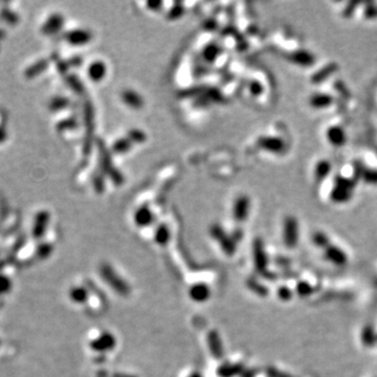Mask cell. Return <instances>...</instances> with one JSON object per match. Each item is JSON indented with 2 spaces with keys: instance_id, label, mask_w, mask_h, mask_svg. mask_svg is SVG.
Wrapping results in <instances>:
<instances>
[{
  "instance_id": "cell-1",
  "label": "cell",
  "mask_w": 377,
  "mask_h": 377,
  "mask_svg": "<svg viewBox=\"0 0 377 377\" xmlns=\"http://www.w3.org/2000/svg\"><path fill=\"white\" fill-rule=\"evenodd\" d=\"M101 273L103 279L115 290V292L120 293L121 295H124V296L128 295L129 288L127 284H125V282L117 276V274L114 272V270L109 265L102 266Z\"/></svg>"
},
{
  "instance_id": "cell-2",
  "label": "cell",
  "mask_w": 377,
  "mask_h": 377,
  "mask_svg": "<svg viewBox=\"0 0 377 377\" xmlns=\"http://www.w3.org/2000/svg\"><path fill=\"white\" fill-rule=\"evenodd\" d=\"M298 240V224L295 217H287L284 221V242L289 248L296 246Z\"/></svg>"
},
{
  "instance_id": "cell-3",
  "label": "cell",
  "mask_w": 377,
  "mask_h": 377,
  "mask_svg": "<svg viewBox=\"0 0 377 377\" xmlns=\"http://www.w3.org/2000/svg\"><path fill=\"white\" fill-rule=\"evenodd\" d=\"M91 348L96 351H108L114 348L115 346V339L110 333H103L101 336H99L97 340L91 342Z\"/></svg>"
},
{
  "instance_id": "cell-4",
  "label": "cell",
  "mask_w": 377,
  "mask_h": 377,
  "mask_svg": "<svg viewBox=\"0 0 377 377\" xmlns=\"http://www.w3.org/2000/svg\"><path fill=\"white\" fill-rule=\"evenodd\" d=\"M212 235H213L214 238L220 241V245L223 248L225 254L233 255L235 253V244L233 240L227 237L219 226H215L212 229Z\"/></svg>"
},
{
  "instance_id": "cell-5",
  "label": "cell",
  "mask_w": 377,
  "mask_h": 377,
  "mask_svg": "<svg viewBox=\"0 0 377 377\" xmlns=\"http://www.w3.org/2000/svg\"><path fill=\"white\" fill-rule=\"evenodd\" d=\"M254 259L256 269L259 272H263L266 269L267 260L263 243L261 240H256L254 243Z\"/></svg>"
},
{
  "instance_id": "cell-6",
  "label": "cell",
  "mask_w": 377,
  "mask_h": 377,
  "mask_svg": "<svg viewBox=\"0 0 377 377\" xmlns=\"http://www.w3.org/2000/svg\"><path fill=\"white\" fill-rule=\"evenodd\" d=\"M249 200L246 196H240L234 204V217L237 221H244L248 214Z\"/></svg>"
},
{
  "instance_id": "cell-7",
  "label": "cell",
  "mask_w": 377,
  "mask_h": 377,
  "mask_svg": "<svg viewBox=\"0 0 377 377\" xmlns=\"http://www.w3.org/2000/svg\"><path fill=\"white\" fill-rule=\"evenodd\" d=\"M107 73V68L104 62L102 61H96L91 63L88 67V77L90 80L94 82L102 81L105 78Z\"/></svg>"
},
{
  "instance_id": "cell-8",
  "label": "cell",
  "mask_w": 377,
  "mask_h": 377,
  "mask_svg": "<svg viewBox=\"0 0 377 377\" xmlns=\"http://www.w3.org/2000/svg\"><path fill=\"white\" fill-rule=\"evenodd\" d=\"M325 256L329 261L336 265H344L347 262V256L342 249L336 246L329 245L325 250Z\"/></svg>"
},
{
  "instance_id": "cell-9",
  "label": "cell",
  "mask_w": 377,
  "mask_h": 377,
  "mask_svg": "<svg viewBox=\"0 0 377 377\" xmlns=\"http://www.w3.org/2000/svg\"><path fill=\"white\" fill-rule=\"evenodd\" d=\"M259 145H260L262 148L266 149L270 152H276L280 153L283 150H284V143L280 139L276 137H262L260 140H259Z\"/></svg>"
},
{
  "instance_id": "cell-10",
  "label": "cell",
  "mask_w": 377,
  "mask_h": 377,
  "mask_svg": "<svg viewBox=\"0 0 377 377\" xmlns=\"http://www.w3.org/2000/svg\"><path fill=\"white\" fill-rule=\"evenodd\" d=\"M135 221L138 226H147L153 222V214L148 207L143 206L135 214Z\"/></svg>"
},
{
  "instance_id": "cell-11",
  "label": "cell",
  "mask_w": 377,
  "mask_h": 377,
  "mask_svg": "<svg viewBox=\"0 0 377 377\" xmlns=\"http://www.w3.org/2000/svg\"><path fill=\"white\" fill-rule=\"evenodd\" d=\"M66 39L69 43H72L74 45H83L90 40L91 35L86 30L77 29V30L70 31V33L67 35Z\"/></svg>"
},
{
  "instance_id": "cell-12",
  "label": "cell",
  "mask_w": 377,
  "mask_h": 377,
  "mask_svg": "<svg viewBox=\"0 0 377 377\" xmlns=\"http://www.w3.org/2000/svg\"><path fill=\"white\" fill-rule=\"evenodd\" d=\"M190 296L195 302H203L210 296V289L204 284H196L190 289Z\"/></svg>"
},
{
  "instance_id": "cell-13",
  "label": "cell",
  "mask_w": 377,
  "mask_h": 377,
  "mask_svg": "<svg viewBox=\"0 0 377 377\" xmlns=\"http://www.w3.org/2000/svg\"><path fill=\"white\" fill-rule=\"evenodd\" d=\"M289 58L293 62L296 63V64L303 65V66L311 65V64H313V62H314V57L310 53L306 52V51L296 52V53L290 54Z\"/></svg>"
},
{
  "instance_id": "cell-14",
  "label": "cell",
  "mask_w": 377,
  "mask_h": 377,
  "mask_svg": "<svg viewBox=\"0 0 377 377\" xmlns=\"http://www.w3.org/2000/svg\"><path fill=\"white\" fill-rule=\"evenodd\" d=\"M47 221H49V215H47V213H45V212H41V213H39L37 215L35 226L33 230V234L36 238H40L41 236H43L46 229Z\"/></svg>"
},
{
  "instance_id": "cell-15",
  "label": "cell",
  "mask_w": 377,
  "mask_h": 377,
  "mask_svg": "<svg viewBox=\"0 0 377 377\" xmlns=\"http://www.w3.org/2000/svg\"><path fill=\"white\" fill-rule=\"evenodd\" d=\"M328 139L334 146H342L345 144V132L340 127H331L328 130Z\"/></svg>"
},
{
  "instance_id": "cell-16",
  "label": "cell",
  "mask_w": 377,
  "mask_h": 377,
  "mask_svg": "<svg viewBox=\"0 0 377 377\" xmlns=\"http://www.w3.org/2000/svg\"><path fill=\"white\" fill-rule=\"evenodd\" d=\"M62 23H63V19L61 16L54 15L46 21V23L43 27V31L46 34L54 33V31H57L62 27Z\"/></svg>"
},
{
  "instance_id": "cell-17",
  "label": "cell",
  "mask_w": 377,
  "mask_h": 377,
  "mask_svg": "<svg viewBox=\"0 0 377 377\" xmlns=\"http://www.w3.org/2000/svg\"><path fill=\"white\" fill-rule=\"evenodd\" d=\"M209 347L216 357L222 356V346L220 343L219 336L215 332L209 334Z\"/></svg>"
},
{
  "instance_id": "cell-18",
  "label": "cell",
  "mask_w": 377,
  "mask_h": 377,
  "mask_svg": "<svg viewBox=\"0 0 377 377\" xmlns=\"http://www.w3.org/2000/svg\"><path fill=\"white\" fill-rule=\"evenodd\" d=\"M361 341L366 347H373L377 342V336L372 326H366L361 333Z\"/></svg>"
},
{
  "instance_id": "cell-19",
  "label": "cell",
  "mask_w": 377,
  "mask_h": 377,
  "mask_svg": "<svg viewBox=\"0 0 377 377\" xmlns=\"http://www.w3.org/2000/svg\"><path fill=\"white\" fill-rule=\"evenodd\" d=\"M331 103H332V98L328 96V94H323V93L314 94V96L310 99L311 106L316 108L327 107Z\"/></svg>"
},
{
  "instance_id": "cell-20",
  "label": "cell",
  "mask_w": 377,
  "mask_h": 377,
  "mask_svg": "<svg viewBox=\"0 0 377 377\" xmlns=\"http://www.w3.org/2000/svg\"><path fill=\"white\" fill-rule=\"evenodd\" d=\"M170 240V231L166 225H161L155 231V241L160 245H167Z\"/></svg>"
},
{
  "instance_id": "cell-21",
  "label": "cell",
  "mask_w": 377,
  "mask_h": 377,
  "mask_svg": "<svg viewBox=\"0 0 377 377\" xmlns=\"http://www.w3.org/2000/svg\"><path fill=\"white\" fill-rule=\"evenodd\" d=\"M351 197V193L349 188L337 187L332 191L331 198L334 202H346Z\"/></svg>"
},
{
  "instance_id": "cell-22",
  "label": "cell",
  "mask_w": 377,
  "mask_h": 377,
  "mask_svg": "<svg viewBox=\"0 0 377 377\" xmlns=\"http://www.w3.org/2000/svg\"><path fill=\"white\" fill-rule=\"evenodd\" d=\"M122 98L125 103L131 107H139L141 105V99L135 91H130V90L124 91Z\"/></svg>"
},
{
  "instance_id": "cell-23",
  "label": "cell",
  "mask_w": 377,
  "mask_h": 377,
  "mask_svg": "<svg viewBox=\"0 0 377 377\" xmlns=\"http://www.w3.org/2000/svg\"><path fill=\"white\" fill-rule=\"evenodd\" d=\"M241 366L239 365H224L219 369V375L221 377H232L241 372Z\"/></svg>"
},
{
  "instance_id": "cell-24",
  "label": "cell",
  "mask_w": 377,
  "mask_h": 377,
  "mask_svg": "<svg viewBox=\"0 0 377 377\" xmlns=\"http://www.w3.org/2000/svg\"><path fill=\"white\" fill-rule=\"evenodd\" d=\"M330 170H331V166L330 163L326 161H322L317 164L316 168V178L318 180H323L329 173Z\"/></svg>"
},
{
  "instance_id": "cell-25",
  "label": "cell",
  "mask_w": 377,
  "mask_h": 377,
  "mask_svg": "<svg viewBox=\"0 0 377 377\" xmlns=\"http://www.w3.org/2000/svg\"><path fill=\"white\" fill-rule=\"evenodd\" d=\"M70 296H72V298L76 303H84L87 300L88 294L86 292V289L82 287H77L70 292Z\"/></svg>"
},
{
  "instance_id": "cell-26",
  "label": "cell",
  "mask_w": 377,
  "mask_h": 377,
  "mask_svg": "<svg viewBox=\"0 0 377 377\" xmlns=\"http://www.w3.org/2000/svg\"><path fill=\"white\" fill-rule=\"evenodd\" d=\"M336 69V66L331 64V65H328V66H325L323 69L320 70V72H318L316 75H314L312 80L314 82H321L325 80L326 78L329 77V75H331L334 70Z\"/></svg>"
},
{
  "instance_id": "cell-27",
  "label": "cell",
  "mask_w": 377,
  "mask_h": 377,
  "mask_svg": "<svg viewBox=\"0 0 377 377\" xmlns=\"http://www.w3.org/2000/svg\"><path fill=\"white\" fill-rule=\"evenodd\" d=\"M219 53H220V51H219L218 47L214 44H211L207 47L206 50H204L203 54H204V58H206L207 61L213 62L215 60V58L219 54Z\"/></svg>"
},
{
  "instance_id": "cell-28",
  "label": "cell",
  "mask_w": 377,
  "mask_h": 377,
  "mask_svg": "<svg viewBox=\"0 0 377 377\" xmlns=\"http://www.w3.org/2000/svg\"><path fill=\"white\" fill-rule=\"evenodd\" d=\"M312 239H313L314 244L320 246V247L327 248L329 246V239L327 238V236L323 233H316L313 235Z\"/></svg>"
},
{
  "instance_id": "cell-29",
  "label": "cell",
  "mask_w": 377,
  "mask_h": 377,
  "mask_svg": "<svg viewBox=\"0 0 377 377\" xmlns=\"http://www.w3.org/2000/svg\"><path fill=\"white\" fill-rule=\"evenodd\" d=\"M296 292L298 294V296H307L309 295H311L312 293V288L311 286L308 284V283L306 282H300L296 286Z\"/></svg>"
},
{
  "instance_id": "cell-30",
  "label": "cell",
  "mask_w": 377,
  "mask_h": 377,
  "mask_svg": "<svg viewBox=\"0 0 377 377\" xmlns=\"http://www.w3.org/2000/svg\"><path fill=\"white\" fill-rule=\"evenodd\" d=\"M130 148V140L128 139H120L119 141H116L115 145L113 146V149L115 152H126Z\"/></svg>"
},
{
  "instance_id": "cell-31",
  "label": "cell",
  "mask_w": 377,
  "mask_h": 377,
  "mask_svg": "<svg viewBox=\"0 0 377 377\" xmlns=\"http://www.w3.org/2000/svg\"><path fill=\"white\" fill-rule=\"evenodd\" d=\"M249 90H250V93L255 94V96H259V94H261L262 92V86L260 83L253 82L249 85Z\"/></svg>"
},
{
  "instance_id": "cell-32",
  "label": "cell",
  "mask_w": 377,
  "mask_h": 377,
  "mask_svg": "<svg viewBox=\"0 0 377 377\" xmlns=\"http://www.w3.org/2000/svg\"><path fill=\"white\" fill-rule=\"evenodd\" d=\"M293 294L290 292V289L287 287H282L279 289V296L282 298V300H289L292 297Z\"/></svg>"
},
{
  "instance_id": "cell-33",
  "label": "cell",
  "mask_w": 377,
  "mask_h": 377,
  "mask_svg": "<svg viewBox=\"0 0 377 377\" xmlns=\"http://www.w3.org/2000/svg\"><path fill=\"white\" fill-rule=\"evenodd\" d=\"M250 288L251 289H254V290H256V292L259 294V295H261V296H265L266 295V289L263 287V286H261V285H259L258 284V283L256 282V281H251L250 282Z\"/></svg>"
},
{
  "instance_id": "cell-34",
  "label": "cell",
  "mask_w": 377,
  "mask_h": 377,
  "mask_svg": "<svg viewBox=\"0 0 377 377\" xmlns=\"http://www.w3.org/2000/svg\"><path fill=\"white\" fill-rule=\"evenodd\" d=\"M44 66H45L44 62H39L38 64L35 65V67L33 66V68H29L27 70V75H29L30 77H34L33 75H36L37 72H41V70L44 68Z\"/></svg>"
},
{
  "instance_id": "cell-35",
  "label": "cell",
  "mask_w": 377,
  "mask_h": 377,
  "mask_svg": "<svg viewBox=\"0 0 377 377\" xmlns=\"http://www.w3.org/2000/svg\"><path fill=\"white\" fill-rule=\"evenodd\" d=\"M365 179L370 183H377V171H368L365 173Z\"/></svg>"
},
{
  "instance_id": "cell-36",
  "label": "cell",
  "mask_w": 377,
  "mask_h": 377,
  "mask_svg": "<svg viewBox=\"0 0 377 377\" xmlns=\"http://www.w3.org/2000/svg\"><path fill=\"white\" fill-rule=\"evenodd\" d=\"M366 16L368 18L375 17V16H377V7H369V9L366 10Z\"/></svg>"
},
{
  "instance_id": "cell-37",
  "label": "cell",
  "mask_w": 377,
  "mask_h": 377,
  "mask_svg": "<svg viewBox=\"0 0 377 377\" xmlns=\"http://www.w3.org/2000/svg\"><path fill=\"white\" fill-rule=\"evenodd\" d=\"M269 374H271V376H273V377H287L284 374H280L278 371L277 372L276 371H269Z\"/></svg>"
},
{
  "instance_id": "cell-38",
  "label": "cell",
  "mask_w": 377,
  "mask_h": 377,
  "mask_svg": "<svg viewBox=\"0 0 377 377\" xmlns=\"http://www.w3.org/2000/svg\"><path fill=\"white\" fill-rule=\"evenodd\" d=\"M190 377H202L200 374H198V373H194V374H192Z\"/></svg>"
}]
</instances>
